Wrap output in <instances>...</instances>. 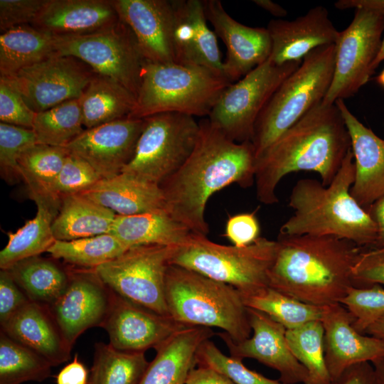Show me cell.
<instances>
[{"instance_id":"cell-21","label":"cell","mask_w":384,"mask_h":384,"mask_svg":"<svg viewBox=\"0 0 384 384\" xmlns=\"http://www.w3.org/2000/svg\"><path fill=\"white\" fill-rule=\"evenodd\" d=\"M112 3L119 19L132 31L145 60L176 63L172 1L112 0Z\"/></svg>"},{"instance_id":"cell-28","label":"cell","mask_w":384,"mask_h":384,"mask_svg":"<svg viewBox=\"0 0 384 384\" xmlns=\"http://www.w3.org/2000/svg\"><path fill=\"white\" fill-rule=\"evenodd\" d=\"M80 194L119 215H133L166 209L161 186L125 173L102 178Z\"/></svg>"},{"instance_id":"cell-50","label":"cell","mask_w":384,"mask_h":384,"mask_svg":"<svg viewBox=\"0 0 384 384\" xmlns=\"http://www.w3.org/2000/svg\"><path fill=\"white\" fill-rule=\"evenodd\" d=\"M29 299L16 283L8 270L0 272V323L7 321L29 302Z\"/></svg>"},{"instance_id":"cell-35","label":"cell","mask_w":384,"mask_h":384,"mask_svg":"<svg viewBox=\"0 0 384 384\" xmlns=\"http://www.w3.org/2000/svg\"><path fill=\"white\" fill-rule=\"evenodd\" d=\"M6 270L30 301L46 306L62 294L70 280L53 262L38 256L18 262Z\"/></svg>"},{"instance_id":"cell-41","label":"cell","mask_w":384,"mask_h":384,"mask_svg":"<svg viewBox=\"0 0 384 384\" xmlns=\"http://www.w3.org/2000/svg\"><path fill=\"white\" fill-rule=\"evenodd\" d=\"M324 331L321 320L287 329L286 337L296 359L306 368L309 384H331L324 354Z\"/></svg>"},{"instance_id":"cell-26","label":"cell","mask_w":384,"mask_h":384,"mask_svg":"<svg viewBox=\"0 0 384 384\" xmlns=\"http://www.w3.org/2000/svg\"><path fill=\"white\" fill-rule=\"evenodd\" d=\"M1 326V331L46 358L52 366L70 357L72 348L46 306L29 301Z\"/></svg>"},{"instance_id":"cell-52","label":"cell","mask_w":384,"mask_h":384,"mask_svg":"<svg viewBox=\"0 0 384 384\" xmlns=\"http://www.w3.org/2000/svg\"><path fill=\"white\" fill-rule=\"evenodd\" d=\"M89 375L85 365L75 354L73 360L57 375V384H88Z\"/></svg>"},{"instance_id":"cell-9","label":"cell","mask_w":384,"mask_h":384,"mask_svg":"<svg viewBox=\"0 0 384 384\" xmlns=\"http://www.w3.org/2000/svg\"><path fill=\"white\" fill-rule=\"evenodd\" d=\"M134 156L122 173L160 184L191 154L199 132L193 116L164 112L144 118Z\"/></svg>"},{"instance_id":"cell-45","label":"cell","mask_w":384,"mask_h":384,"mask_svg":"<svg viewBox=\"0 0 384 384\" xmlns=\"http://www.w3.org/2000/svg\"><path fill=\"white\" fill-rule=\"evenodd\" d=\"M37 144L32 129L0 123V166L1 173L21 177L18 161L28 148Z\"/></svg>"},{"instance_id":"cell-38","label":"cell","mask_w":384,"mask_h":384,"mask_svg":"<svg viewBox=\"0 0 384 384\" xmlns=\"http://www.w3.org/2000/svg\"><path fill=\"white\" fill-rule=\"evenodd\" d=\"M32 129L37 144L65 147L85 130L80 98L36 112Z\"/></svg>"},{"instance_id":"cell-49","label":"cell","mask_w":384,"mask_h":384,"mask_svg":"<svg viewBox=\"0 0 384 384\" xmlns=\"http://www.w3.org/2000/svg\"><path fill=\"white\" fill-rule=\"evenodd\" d=\"M353 278L356 287H384V255L363 250L353 267Z\"/></svg>"},{"instance_id":"cell-18","label":"cell","mask_w":384,"mask_h":384,"mask_svg":"<svg viewBox=\"0 0 384 384\" xmlns=\"http://www.w3.org/2000/svg\"><path fill=\"white\" fill-rule=\"evenodd\" d=\"M203 6L208 21L226 46L223 69L230 82L238 81L269 58L272 43L267 28L240 23L219 0H203Z\"/></svg>"},{"instance_id":"cell-43","label":"cell","mask_w":384,"mask_h":384,"mask_svg":"<svg viewBox=\"0 0 384 384\" xmlns=\"http://www.w3.org/2000/svg\"><path fill=\"white\" fill-rule=\"evenodd\" d=\"M353 318V326L361 333L384 315V287L374 284L351 287L341 300Z\"/></svg>"},{"instance_id":"cell-62","label":"cell","mask_w":384,"mask_h":384,"mask_svg":"<svg viewBox=\"0 0 384 384\" xmlns=\"http://www.w3.org/2000/svg\"><path fill=\"white\" fill-rule=\"evenodd\" d=\"M331 384H335V383H331Z\"/></svg>"},{"instance_id":"cell-51","label":"cell","mask_w":384,"mask_h":384,"mask_svg":"<svg viewBox=\"0 0 384 384\" xmlns=\"http://www.w3.org/2000/svg\"><path fill=\"white\" fill-rule=\"evenodd\" d=\"M335 384H380L371 363L364 362L346 369Z\"/></svg>"},{"instance_id":"cell-5","label":"cell","mask_w":384,"mask_h":384,"mask_svg":"<svg viewBox=\"0 0 384 384\" xmlns=\"http://www.w3.org/2000/svg\"><path fill=\"white\" fill-rule=\"evenodd\" d=\"M165 291L169 314L177 322L217 327L237 342L250 336L247 308L241 293L233 286L170 265Z\"/></svg>"},{"instance_id":"cell-12","label":"cell","mask_w":384,"mask_h":384,"mask_svg":"<svg viewBox=\"0 0 384 384\" xmlns=\"http://www.w3.org/2000/svg\"><path fill=\"white\" fill-rule=\"evenodd\" d=\"M57 55L75 57L96 73L117 81L137 97L145 59L130 30L120 19L89 34L55 38Z\"/></svg>"},{"instance_id":"cell-42","label":"cell","mask_w":384,"mask_h":384,"mask_svg":"<svg viewBox=\"0 0 384 384\" xmlns=\"http://www.w3.org/2000/svg\"><path fill=\"white\" fill-rule=\"evenodd\" d=\"M242 360L223 354L210 339L201 343L196 356L198 366L209 368L229 378L235 384H287L270 379L247 368Z\"/></svg>"},{"instance_id":"cell-20","label":"cell","mask_w":384,"mask_h":384,"mask_svg":"<svg viewBox=\"0 0 384 384\" xmlns=\"http://www.w3.org/2000/svg\"><path fill=\"white\" fill-rule=\"evenodd\" d=\"M321 321L325 361L332 383L353 365L384 358V341L358 331L353 316L341 304L322 307Z\"/></svg>"},{"instance_id":"cell-32","label":"cell","mask_w":384,"mask_h":384,"mask_svg":"<svg viewBox=\"0 0 384 384\" xmlns=\"http://www.w3.org/2000/svg\"><path fill=\"white\" fill-rule=\"evenodd\" d=\"M57 55L55 37L31 25L0 35V78H8L26 67Z\"/></svg>"},{"instance_id":"cell-2","label":"cell","mask_w":384,"mask_h":384,"mask_svg":"<svg viewBox=\"0 0 384 384\" xmlns=\"http://www.w3.org/2000/svg\"><path fill=\"white\" fill-rule=\"evenodd\" d=\"M322 101L256 158L255 183L260 203H278L277 187L291 173L316 172L324 186L329 185L336 176L351 149V142L336 103L328 105Z\"/></svg>"},{"instance_id":"cell-25","label":"cell","mask_w":384,"mask_h":384,"mask_svg":"<svg viewBox=\"0 0 384 384\" xmlns=\"http://www.w3.org/2000/svg\"><path fill=\"white\" fill-rule=\"evenodd\" d=\"M119 20L112 0H47L31 25L60 38L94 33Z\"/></svg>"},{"instance_id":"cell-33","label":"cell","mask_w":384,"mask_h":384,"mask_svg":"<svg viewBox=\"0 0 384 384\" xmlns=\"http://www.w3.org/2000/svg\"><path fill=\"white\" fill-rule=\"evenodd\" d=\"M37 206L35 217L27 220L15 233H9V241L0 252V267L9 270L23 260L47 252L55 239L52 225L58 207L40 198H34Z\"/></svg>"},{"instance_id":"cell-55","label":"cell","mask_w":384,"mask_h":384,"mask_svg":"<svg viewBox=\"0 0 384 384\" xmlns=\"http://www.w3.org/2000/svg\"><path fill=\"white\" fill-rule=\"evenodd\" d=\"M367 211L376 224L378 229V237L376 244L374 247L384 246V196L374 202Z\"/></svg>"},{"instance_id":"cell-27","label":"cell","mask_w":384,"mask_h":384,"mask_svg":"<svg viewBox=\"0 0 384 384\" xmlns=\"http://www.w3.org/2000/svg\"><path fill=\"white\" fill-rule=\"evenodd\" d=\"M215 333L208 327L186 326L159 345L139 384H186L195 367L198 348Z\"/></svg>"},{"instance_id":"cell-59","label":"cell","mask_w":384,"mask_h":384,"mask_svg":"<svg viewBox=\"0 0 384 384\" xmlns=\"http://www.w3.org/2000/svg\"><path fill=\"white\" fill-rule=\"evenodd\" d=\"M383 60H384V34H383L382 44H381L379 53L373 64V69L375 70L378 66V65Z\"/></svg>"},{"instance_id":"cell-53","label":"cell","mask_w":384,"mask_h":384,"mask_svg":"<svg viewBox=\"0 0 384 384\" xmlns=\"http://www.w3.org/2000/svg\"><path fill=\"white\" fill-rule=\"evenodd\" d=\"M186 384H235L223 374L209 368L198 366L188 374Z\"/></svg>"},{"instance_id":"cell-30","label":"cell","mask_w":384,"mask_h":384,"mask_svg":"<svg viewBox=\"0 0 384 384\" xmlns=\"http://www.w3.org/2000/svg\"><path fill=\"white\" fill-rule=\"evenodd\" d=\"M52 225L56 240H73L109 233L116 213L80 194L63 196Z\"/></svg>"},{"instance_id":"cell-17","label":"cell","mask_w":384,"mask_h":384,"mask_svg":"<svg viewBox=\"0 0 384 384\" xmlns=\"http://www.w3.org/2000/svg\"><path fill=\"white\" fill-rule=\"evenodd\" d=\"M144 125V119L115 120L85 129L65 148L89 163L102 178H110L132 159Z\"/></svg>"},{"instance_id":"cell-10","label":"cell","mask_w":384,"mask_h":384,"mask_svg":"<svg viewBox=\"0 0 384 384\" xmlns=\"http://www.w3.org/2000/svg\"><path fill=\"white\" fill-rule=\"evenodd\" d=\"M171 251L172 246L160 245L132 247L94 272L113 293L170 316L165 287Z\"/></svg>"},{"instance_id":"cell-7","label":"cell","mask_w":384,"mask_h":384,"mask_svg":"<svg viewBox=\"0 0 384 384\" xmlns=\"http://www.w3.org/2000/svg\"><path fill=\"white\" fill-rule=\"evenodd\" d=\"M335 55V44L314 49L279 85L255 124L252 143L256 158L324 100L332 82Z\"/></svg>"},{"instance_id":"cell-39","label":"cell","mask_w":384,"mask_h":384,"mask_svg":"<svg viewBox=\"0 0 384 384\" xmlns=\"http://www.w3.org/2000/svg\"><path fill=\"white\" fill-rule=\"evenodd\" d=\"M129 248L110 233L73 240H56L47 252L55 259L95 268L115 259Z\"/></svg>"},{"instance_id":"cell-24","label":"cell","mask_w":384,"mask_h":384,"mask_svg":"<svg viewBox=\"0 0 384 384\" xmlns=\"http://www.w3.org/2000/svg\"><path fill=\"white\" fill-rule=\"evenodd\" d=\"M335 103L342 114L351 142L356 173L351 194L367 210L384 196V139L363 125L343 100Z\"/></svg>"},{"instance_id":"cell-19","label":"cell","mask_w":384,"mask_h":384,"mask_svg":"<svg viewBox=\"0 0 384 384\" xmlns=\"http://www.w3.org/2000/svg\"><path fill=\"white\" fill-rule=\"evenodd\" d=\"M185 326L171 316L156 313L114 293L102 325L108 333L110 344L117 350L129 352L156 348Z\"/></svg>"},{"instance_id":"cell-8","label":"cell","mask_w":384,"mask_h":384,"mask_svg":"<svg viewBox=\"0 0 384 384\" xmlns=\"http://www.w3.org/2000/svg\"><path fill=\"white\" fill-rule=\"evenodd\" d=\"M277 240L260 237L242 247L227 246L192 233L172 247L169 265L182 267L233 286L242 295L269 287L268 274L275 258Z\"/></svg>"},{"instance_id":"cell-14","label":"cell","mask_w":384,"mask_h":384,"mask_svg":"<svg viewBox=\"0 0 384 384\" xmlns=\"http://www.w3.org/2000/svg\"><path fill=\"white\" fill-rule=\"evenodd\" d=\"M95 73L75 57L55 55L0 79L15 89L33 111L40 112L79 99Z\"/></svg>"},{"instance_id":"cell-11","label":"cell","mask_w":384,"mask_h":384,"mask_svg":"<svg viewBox=\"0 0 384 384\" xmlns=\"http://www.w3.org/2000/svg\"><path fill=\"white\" fill-rule=\"evenodd\" d=\"M302 61L275 65L268 58L220 94L208 117L232 140L251 142L258 116L279 85Z\"/></svg>"},{"instance_id":"cell-36","label":"cell","mask_w":384,"mask_h":384,"mask_svg":"<svg viewBox=\"0 0 384 384\" xmlns=\"http://www.w3.org/2000/svg\"><path fill=\"white\" fill-rule=\"evenodd\" d=\"M149 363L144 352L123 351L97 343L88 384H139Z\"/></svg>"},{"instance_id":"cell-56","label":"cell","mask_w":384,"mask_h":384,"mask_svg":"<svg viewBox=\"0 0 384 384\" xmlns=\"http://www.w3.org/2000/svg\"><path fill=\"white\" fill-rule=\"evenodd\" d=\"M255 4L258 7L267 11L271 15L277 17L283 18L287 15V11L279 4L270 0H253Z\"/></svg>"},{"instance_id":"cell-13","label":"cell","mask_w":384,"mask_h":384,"mask_svg":"<svg viewBox=\"0 0 384 384\" xmlns=\"http://www.w3.org/2000/svg\"><path fill=\"white\" fill-rule=\"evenodd\" d=\"M384 34V14L356 9L348 26L340 31L336 46L331 84L323 102L331 105L355 95L370 79Z\"/></svg>"},{"instance_id":"cell-4","label":"cell","mask_w":384,"mask_h":384,"mask_svg":"<svg viewBox=\"0 0 384 384\" xmlns=\"http://www.w3.org/2000/svg\"><path fill=\"white\" fill-rule=\"evenodd\" d=\"M355 173L351 149L329 185L311 178L298 180L289 198L293 214L282 224L279 234L334 236L362 248L374 247L378 237L376 224L351 194Z\"/></svg>"},{"instance_id":"cell-47","label":"cell","mask_w":384,"mask_h":384,"mask_svg":"<svg viewBox=\"0 0 384 384\" xmlns=\"http://www.w3.org/2000/svg\"><path fill=\"white\" fill-rule=\"evenodd\" d=\"M47 0H0L1 33L14 27L31 25Z\"/></svg>"},{"instance_id":"cell-1","label":"cell","mask_w":384,"mask_h":384,"mask_svg":"<svg viewBox=\"0 0 384 384\" xmlns=\"http://www.w3.org/2000/svg\"><path fill=\"white\" fill-rule=\"evenodd\" d=\"M199 126L191 154L160 186L169 213L193 233L207 236L208 201L233 183L251 186L255 183L256 157L251 142L232 140L208 118L200 121Z\"/></svg>"},{"instance_id":"cell-61","label":"cell","mask_w":384,"mask_h":384,"mask_svg":"<svg viewBox=\"0 0 384 384\" xmlns=\"http://www.w3.org/2000/svg\"><path fill=\"white\" fill-rule=\"evenodd\" d=\"M370 250L375 254L384 255V246L380 247L372 248Z\"/></svg>"},{"instance_id":"cell-31","label":"cell","mask_w":384,"mask_h":384,"mask_svg":"<svg viewBox=\"0 0 384 384\" xmlns=\"http://www.w3.org/2000/svg\"><path fill=\"white\" fill-rule=\"evenodd\" d=\"M85 129L129 117L136 96L113 79L97 73L80 97Z\"/></svg>"},{"instance_id":"cell-37","label":"cell","mask_w":384,"mask_h":384,"mask_svg":"<svg viewBox=\"0 0 384 384\" xmlns=\"http://www.w3.org/2000/svg\"><path fill=\"white\" fill-rule=\"evenodd\" d=\"M242 297L247 307L267 314L287 329L321 319L322 307L304 303L270 287Z\"/></svg>"},{"instance_id":"cell-15","label":"cell","mask_w":384,"mask_h":384,"mask_svg":"<svg viewBox=\"0 0 384 384\" xmlns=\"http://www.w3.org/2000/svg\"><path fill=\"white\" fill-rule=\"evenodd\" d=\"M247 308L252 336L237 342L225 331L217 334L226 344L230 356L242 360L253 358L276 370L282 383L309 384L307 370L289 348L287 329L267 314Z\"/></svg>"},{"instance_id":"cell-57","label":"cell","mask_w":384,"mask_h":384,"mask_svg":"<svg viewBox=\"0 0 384 384\" xmlns=\"http://www.w3.org/2000/svg\"><path fill=\"white\" fill-rule=\"evenodd\" d=\"M366 334L384 341V315L370 324L365 330Z\"/></svg>"},{"instance_id":"cell-6","label":"cell","mask_w":384,"mask_h":384,"mask_svg":"<svg viewBox=\"0 0 384 384\" xmlns=\"http://www.w3.org/2000/svg\"><path fill=\"white\" fill-rule=\"evenodd\" d=\"M230 83L204 68L145 60L136 104L129 117L144 119L164 112L208 117Z\"/></svg>"},{"instance_id":"cell-22","label":"cell","mask_w":384,"mask_h":384,"mask_svg":"<svg viewBox=\"0 0 384 384\" xmlns=\"http://www.w3.org/2000/svg\"><path fill=\"white\" fill-rule=\"evenodd\" d=\"M172 4L175 62L204 68L225 78L217 36L208 27L203 0H172Z\"/></svg>"},{"instance_id":"cell-58","label":"cell","mask_w":384,"mask_h":384,"mask_svg":"<svg viewBox=\"0 0 384 384\" xmlns=\"http://www.w3.org/2000/svg\"><path fill=\"white\" fill-rule=\"evenodd\" d=\"M371 363L374 367L380 384H384V358Z\"/></svg>"},{"instance_id":"cell-40","label":"cell","mask_w":384,"mask_h":384,"mask_svg":"<svg viewBox=\"0 0 384 384\" xmlns=\"http://www.w3.org/2000/svg\"><path fill=\"white\" fill-rule=\"evenodd\" d=\"M51 367L46 358L1 331L0 384L42 382L50 375Z\"/></svg>"},{"instance_id":"cell-48","label":"cell","mask_w":384,"mask_h":384,"mask_svg":"<svg viewBox=\"0 0 384 384\" xmlns=\"http://www.w3.org/2000/svg\"><path fill=\"white\" fill-rule=\"evenodd\" d=\"M260 225L256 211L242 213L230 216L225 225L224 235L234 246H248L260 238Z\"/></svg>"},{"instance_id":"cell-23","label":"cell","mask_w":384,"mask_h":384,"mask_svg":"<svg viewBox=\"0 0 384 384\" xmlns=\"http://www.w3.org/2000/svg\"><path fill=\"white\" fill-rule=\"evenodd\" d=\"M267 29L272 43L269 59L275 65L302 61L314 49L336 44L340 33L321 6L292 21L271 20Z\"/></svg>"},{"instance_id":"cell-34","label":"cell","mask_w":384,"mask_h":384,"mask_svg":"<svg viewBox=\"0 0 384 384\" xmlns=\"http://www.w3.org/2000/svg\"><path fill=\"white\" fill-rule=\"evenodd\" d=\"M68 154L65 147L40 144L21 154L18 161L19 173L32 199L40 198L60 208V202L53 198L52 189Z\"/></svg>"},{"instance_id":"cell-60","label":"cell","mask_w":384,"mask_h":384,"mask_svg":"<svg viewBox=\"0 0 384 384\" xmlns=\"http://www.w3.org/2000/svg\"><path fill=\"white\" fill-rule=\"evenodd\" d=\"M377 83L384 87V69L376 78Z\"/></svg>"},{"instance_id":"cell-3","label":"cell","mask_w":384,"mask_h":384,"mask_svg":"<svg viewBox=\"0 0 384 384\" xmlns=\"http://www.w3.org/2000/svg\"><path fill=\"white\" fill-rule=\"evenodd\" d=\"M269 287L324 307L340 303L355 286L353 270L363 248L326 235H278Z\"/></svg>"},{"instance_id":"cell-46","label":"cell","mask_w":384,"mask_h":384,"mask_svg":"<svg viewBox=\"0 0 384 384\" xmlns=\"http://www.w3.org/2000/svg\"><path fill=\"white\" fill-rule=\"evenodd\" d=\"M36 113L15 89L0 79L1 122L32 129Z\"/></svg>"},{"instance_id":"cell-29","label":"cell","mask_w":384,"mask_h":384,"mask_svg":"<svg viewBox=\"0 0 384 384\" xmlns=\"http://www.w3.org/2000/svg\"><path fill=\"white\" fill-rule=\"evenodd\" d=\"M193 232L166 209L133 215H116L110 233L128 248L144 245L177 246Z\"/></svg>"},{"instance_id":"cell-44","label":"cell","mask_w":384,"mask_h":384,"mask_svg":"<svg viewBox=\"0 0 384 384\" xmlns=\"http://www.w3.org/2000/svg\"><path fill=\"white\" fill-rule=\"evenodd\" d=\"M101 179L89 163L69 152L53 186V198L60 202L63 196L80 193Z\"/></svg>"},{"instance_id":"cell-54","label":"cell","mask_w":384,"mask_h":384,"mask_svg":"<svg viewBox=\"0 0 384 384\" xmlns=\"http://www.w3.org/2000/svg\"><path fill=\"white\" fill-rule=\"evenodd\" d=\"M338 9H366L384 14V0H339L334 3Z\"/></svg>"},{"instance_id":"cell-16","label":"cell","mask_w":384,"mask_h":384,"mask_svg":"<svg viewBox=\"0 0 384 384\" xmlns=\"http://www.w3.org/2000/svg\"><path fill=\"white\" fill-rule=\"evenodd\" d=\"M112 297L113 292L95 272L70 277L64 292L48 307L71 348L85 330L102 326L111 307Z\"/></svg>"}]
</instances>
